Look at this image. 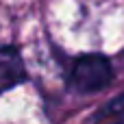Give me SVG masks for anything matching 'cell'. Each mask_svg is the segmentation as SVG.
<instances>
[{
	"label": "cell",
	"instance_id": "cell-1",
	"mask_svg": "<svg viewBox=\"0 0 124 124\" xmlns=\"http://www.w3.org/2000/svg\"><path fill=\"white\" fill-rule=\"evenodd\" d=\"M68 83L81 94L98 92L111 83V63L102 54H83L74 59Z\"/></svg>",
	"mask_w": 124,
	"mask_h": 124
},
{
	"label": "cell",
	"instance_id": "cell-2",
	"mask_svg": "<svg viewBox=\"0 0 124 124\" xmlns=\"http://www.w3.org/2000/svg\"><path fill=\"white\" fill-rule=\"evenodd\" d=\"M24 78V61L22 54L13 48H0V94L15 87Z\"/></svg>",
	"mask_w": 124,
	"mask_h": 124
}]
</instances>
